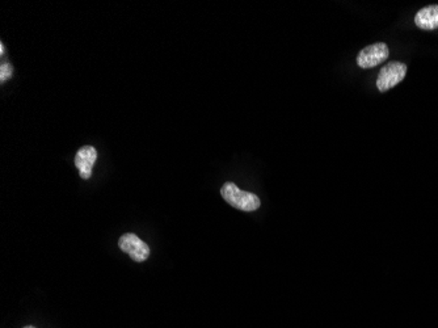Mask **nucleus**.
Listing matches in <instances>:
<instances>
[{"label":"nucleus","instance_id":"obj_1","mask_svg":"<svg viewBox=\"0 0 438 328\" xmlns=\"http://www.w3.org/2000/svg\"><path fill=\"white\" fill-rule=\"evenodd\" d=\"M221 194L226 203L243 212H255L262 205L260 198L256 194L244 192L242 189H239L238 185H235L231 182L224 184Z\"/></svg>","mask_w":438,"mask_h":328},{"label":"nucleus","instance_id":"obj_2","mask_svg":"<svg viewBox=\"0 0 438 328\" xmlns=\"http://www.w3.org/2000/svg\"><path fill=\"white\" fill-rule=\"evenodd\" d=\"M407 65L401 62H389L380 68L378 79H377V88L380 92H386L391 88L399 84L400 82L407 75Z\"/></svg>","mask_w":438,"mask_h":328},{"label":"nucleus","instance_id":"obj_3","mask_svg":"<svg viewBox=\"0 0 438 328\" xmlns=\"http://www.w3.org/2000/svg\"><path fill=\"white\" fill-rule=\"evenodd\" d=\"M389 46L383 42H377L362 49L357 57V63L361 68H373L380 66L389 58Z\"/></svg>","mask_w":438,"mask_h":328},{"label":"nucleus","instance_id":"obj_4","mask_svg":"<svg viewBox=\"0 0 438 328\" xmlns=\"http://www.w3.org/2000/svg\"><path fill=\"white\" fill-rule=\"evenodd\" d=\"M118 247L121 248V251L127 253L136 263L146 261L150 256V247L145 241H141L136 234H131V232L124 234L120 238Z\"/></svg>","mask_w":438,"mask_h":328},{"label":"nucleus","instance_id":"obj_5","mask_svg":"<svg viewBox=\"0 0 438 328\" xmlns=\"http://www.w3.org/2000/svg\"><path fill=\"white\" fill-rule=\"evenodd\" d=\"M98 159V151L92 146L80 147L75 156V167L79 170V175L82 179L88 180L92 175V168Z\"/></svg>","mask_w":438,"mask_h":328},{"label":"nucleus","instance_id":"obj_6","mask_svg":"<svg viewBox=\"0 0 438 328\" xmlns=\"http://www.w3.org/2000/svg\"><path fill=\"white\" fill-rule=\"evenodd\" d=\"M415 24L420 30H434L438 28V4L424 7L415 15Z\"/></svg>","mask_w":438,"mask_h":328},{"label":"nucleus","instance_id":"obj_7","mask_svg":"<svg viewBox=\"0 0 438 328\" xmlns=\"http://www.w3.org/2000/svg\"><path fill=\"white\" fill-rule=\"evenodd\" d=\"M12 75V66L10 63H3L0 68V82H6Z\"/></svg>","mask_w":438,"mask_h":328},{"label":"nucleus","instance_id":"obj_8","mask_svg":"<svg viewBox=\"0 0 438 328\" xmlns=\"http://www.w3.org/2000/svg\"><path fill=\"white\" fill-rule=\"evenodd\" d=\"M0 54H1V56L4 54V45H3V44H0Z\"/></svg>","mask_w":438,"mask_h":328},{"label":"nucleus","instance_id":"obj_9","mask_svg":"<svg viewBox=\"0 0 438 328\" xmlns=\"http://www.w3.org/2000/svg\"><path fill=\"white\" fill-rule=\"evenodd\" d=\"M22 328H36V327H33V326H25V327H22Z\"/></svg>","mask_w":438,"mask_h":328}]
</instances>
